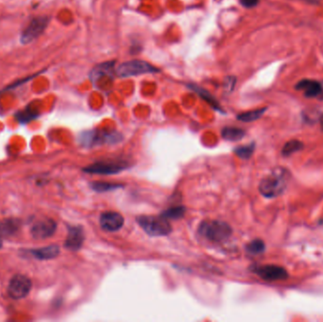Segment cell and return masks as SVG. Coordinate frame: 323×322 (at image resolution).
Wrapping results in <instances>:
<instances>
[{
    "instance_id": "obj_2",
    "label": "cell",
    "mask_w": 323,
    "mask_h": 322,
    "mask_svg": "<svg viewBox=\"0 0 323 322\" xmlns=\"http://www.w3.org/2000/svg\"><path fill=\"white\" fill-rule=\"evenodd\" d=\"M138 225L150 236H167L172 232V226L163 215H140L136 218Z\"/></svg>"
},
{
    "instance_id": "obj_23",
    "label": "cell",
    "mask_w": 323,
    "mask_h": 322,
    "mask_svg": "<svg viewBox=\"0 0 323 322\" xmlns=\"http://www.w3.org/2000/svg\"><path fill=\"white\" fill-rule=\"evenodd\" d=\"M255 144H250L246 146H239L235 147V153L241 159L247 160L251 158L252 155L255 152Z\"/></svg>"
},
{
    "instance_id": "obj_9",
    "label": "cell",
    "mask_w": 323,
    "mask_h": 322,
    "mask_svg": "<svg viewBox=\"0 0 323 322\" xmlns=\"http://www.w3.org/2000/svg\"><path fill=\"white\" fill-rule=\"evenodd\" d=\"M48 24H49V19L47 17L34 18L22 32L21 42L28 44L32 42L33 40L38 38L47 28Z\"/></svg>"
},
{
    "instance_id": "obj_17",
    "label": "cell",
    "mask_w": 323,
    "mask_h": 322,
    "mask_svg": "<svg viewBox=\"0 0 323 322\" xmlns=\"http://www.w3.org/2000/svg\"><path fill=\"white\" fill-rule=\"evenodd\" d=\"M245 130L240 128L225 127L223 128V129L221 131L222 138L227 141H232V142L241 140L243 137L245 136Z\"/></svg>"
},
{
    "instance_id": "obj_20",
    "label": "cell",
    "mask_w": 323,
    "mask_h": 322,
    "mask_svg": "<svg viewBox=\"0 0 323 322\" xmlns=\"http://www.w3.org/2000/svg\"><path fill=\"white\" fill-rule=\"evenodd\" d=\"M266 111V108H262V109H257V110H254V111H249V112H245L242 113L240 115L237 116V119L239 121L242 122H254L255 120L259 119L260 117H262L264 114V112Z\"/></svg>"
},
{
    "instance_id": "obj_25",
    "label": "cell",
    "mask_w": 323,
    "mask_h": 322,
    "mask_svg": "<svg viewBox=\"0 0 323 322\" xmlns=\"http://www.w3.org/2000/svg\"><path fill=\"white\" fill-rule=\"evenodd\" d=\"M240 2L246 8H254L258 4L259 0H240Z\"/></svg>"
},
{
    "instance_id": "obj_18",
    "label": "cell",
    "mask_w": 323,
    "mask_h": 322,
    "mask_svg": "<svg viewBox=\"0 0 323 322\" xmlns=\"http://www.w3.org/2000/svg\"><path fill=\"white\" fill-rule=\"evenodd\" d=\"M90 186L94 191L98 193L111 192L124 187V186L121 184H113V183H106V182H93L90 184Z\"/></svg>"
},
{
    "instance_id": "obj_26",
    "label": "cell",
    "mask_w": 323,
    "mask_h": 322,
    "mask_svg": "<svg viewBox=\"0 0 323 322\" xmlns=\"http://www.w3.org/2000/svg\"><path fill=\"white\" fill-rule=\"evenodd\" d=\"M235 82H236V78L234 77L228 78V81L226 82V87L228 88V90L232 91L235 88Z\"/></svg>"
},
{
    "instance_id": "obj_22",
    "label": "cell",
    "mask_w": 323,
    "mask_h": 322,
    "mask_svg": "<svg viewBox=\"0 0 323 322\" xmlns=\"http://www.w3.org/2000/svg\"><path fill=\"white\" fill-rule=\"evenodd\" d=\"M265 250L264 241L261 239H255L246 246V251L252 255H259L263 254Z\"/></svg>"
},
{
    "instance_id": "obj_8",
    "label": "cell",
    "mask_w": 323,
    "mask_h": 322,
    "mask_svg": "<svg viewBox=\"0 0 323 322\" xmlns=\"http://www.w3.org/2000/svg\"><path fill=\"white\" fill-rule=\"evenodd\" d=\"M252 270L264 281H282L288 278L285 268L275 264L255 265Z\"/></svg>"
},
{
    "instance_id": "obj_11",
    "label": "cell",
    "mask_w": 323,
    "mask_h": 322,
    "mask_svg": "<svg viewBox=\"0 0 323 322\" xmlns=\"http://www.w3.org/2000/svg\"><path fill=\"white\" fill-rule=\"evenodd\" d=\"M124 217L118 212L107 211L100 215L99 223L100 227L105 232H118L124 226Z\"/></svg>"
},
{
    "instance_id": "obj_14",
    "label": "cell",
    "mask_w": 323,
    "mask_h": 322,
    "mask_svg": "<svg viewBox=\"0 0 323 322\" xmlns=\"http://www.w3.org/2000/svg\"><path fill=\"white\" fill-rule=\"evenodd\" d=\"M30 254L39 260H50L56 258L59 255L60 248L57 245H50L41 249L31 250Z\"/></svg>"
},
{
    "instance_id": "obj_16",
    "label": "cell",
    "mask_w": 323,
    "mask_h": 322,
    "mask_svg": "<svg viewBox=\"0 0 323 322\" xmlns=\"http://www.w3.org/2000/svg\"><path fill=\"white\" fill-rule=\"evenodd\" d=\"M189 87L191 88L194 92H196V94L200 97V98H202V99H204L205 100L206 102L209 104V105H211L212 107L214 108L215 110H216V111H218V112H220V113H223V110L221 109V107H220V105H219V103L216 101V99H215L208 91H206V90H204L203 88L201 87H198V86H196V85H190Z\"/></svg>"
},
{
    "instance_id": "obj_13",
    "label": "cell",
    "mask_w": 323,
    "mask_h": 322,
    "mask_svg": "<svg viewBox=\"0 0 323 322\" xmlns=\"http://www.w3.org/2000/svg\"><path fill=\"white\" fill-rule=\"evenodd\" d=\"M296 89L304 91V96L309 98H323L322 84L313 79H303L296 84Z\"/></svg>"
},
{
    "instance_id": "obj_12",
    "label": "cell",
    "mask_w": 323,
    "mask_h": 322,
    "mask_svg": "<svg viewBox=\"0 0 323 322\" xmlns=\"http://www.w3.org/2000/svg\"><path fill=\"white\" fill-rule=\"evenodd\" d=\"M85 234L81 226H70L65 247L72 252H77L83 245Z\"/></svg>"
},
{
    "instance_id": "obj_28",
    "label": "cell",
    "mask_w": 323,
    "mask_h": 322,
    "mask_svg": "<svg viewBox=\"0 0 323 322\" xmlns=\"http://www.w3.org/2000/svg\"><path fill=\"white\" fill-rule=\"evenodd\" d=\"M2 245H3V241H2V237H0V248L2 247Z\"/></svg>"
},
{
    "instance_id": "obj_27",
    "label": "cell",
    "mask_w": 323,
    "mask_h": 322,
    "mask_svg": "<svg viewBox=\"0 0 323 322\" xmlns=\"http://www.w3.org/2000/svg\"><path fill=\"white\" fill-rule=\"evenodd\" d=\"M321 126H322V129L323 130V115L321 117Z\"/></svg>"
},
{
    "instance_id": "obj_19",
    "label": "cell",
    "mask_w": 323,
    "mask_h": 322,
    "mask_svg": "<svg viewBox=\"0 0 323 322\" xmlns=\"http://www.w3.org/2000/svg\"><path fill=\"white\" fill-rule=\"evenodd\" d=\"M186 209L185 206L182 205H177V206H173L170 208H167V210H165L161 215H163L164 217H166L167 219H181L183 218L185 215H186Z\"/></svg>"
},
{
    "instance_id": "obj_7",
    "label": "cell",
    "mask_w": 323,
    "mask_h": 322,
    "mask_svg": "<svg viewBox=\"0 0 323 322\" xmlns=\"http://www.w3.org/2000/svg\"><path fill=\"white\" fill-rule=\"evenodd\" d=\"M118 133L117 132H104L98 130L85 131L80 134L79 142L82 146H93L102 145L105 143H116L119 139L118 138Z\"/></svg>"
},
{
    "instance_id": "obj_3",
    "label": "cell",
    "mask_w": 323,
    "mask_h": 322,
    "mask_svg": "<svg viewBox=\"0 0 323 322\" xmlns=\"http://www.w3.org/2000/svg\"><path fill=\"white\" fill-rule=\"evenodd\" d=\"M285 170L278 168L270 175L264 177L259 185V191L267 198H273L283 194L286 187Z\"/></svg>"
},
{
    "instance_id": "obj_5",
    "label": "cell",
    "mask_w": 323,
    "mask_h": 322,
    "mask_svg": "<svg viewBox=\"0 0 323 322\" xmlns=\"http://www.w3.org/2000/svg\"><path fill=\"white\" fill-rule=\"evenodd\" d=\"M129 164L123 160H101L83 168V171L89 174L98 175H115L129 168Z\"/></svg>"
},
{
    "instance_id": "obj_15",
    "label": "cell",
    "mask_w": 323,
    "mask_h": 322,
    "mask_svg": "<svg viewBox=\"0 0 323 322\" xmlns=\"http://www.w3.org/2000/svg\"><path fill=\"white\" fill-rule=\"evenodd\" d=\"M20 227L19 220L17 219H4L0 220V237L10 236L16 233Z\"/></svg>"
},
{
    "instance_id": "obj_24",
    "label": "cell",
    "mask_w": 323,
    "mask_h": 322,
    "mask_svg": "<svg viewBox=\"0 0 323 322\" xmlns=\"http://www.w3.org/2000/svg\"><path fill=\"white\" fill-rule=\"evenodd\" d=\"M37 116V113L31 109H27L25 111H22L16 115V119L20 123H27L30 120L34 119Z\"/></svg>"
},
{
    "instance_id": "obj_1",
    "label": "cell",
    "mask_w": 323,
    "mask_h": 322,
    "mask_svg": "<svg viewBox=\"0 0 323 322\" xmlns=\"http://www.w3.org/2000/svg\"><path fill=\"white\" fill-rule=\"evenodd\" d=\"M198 234L211 242L221 243L230 238L233 229L221 220H205L198 226Z\"/></svg>"
},
{
    "instance_id": "obj_6",
    "label": "cell",
    "mask_w": 323,
    "mask_h": 322,
    "mask_svg": "<svg viewBox=\"0 0 323 322\" xmlns=\"http://www.w3.org/2000/svg\"><path fill=\"white\" fill-rule=\"evenodd\" d=\"M32 283L25 275L17 274L10 279L8 285V294L12 300H22L26 298L31 290Z\"/></svg>"
},
{
    "instance_id": "obj_10",
    "label": "cell",
    "mask_w": 323,
    "mask_h": 322,
    "mask_svg": "<svg viewBox=\"0 0 323 322\" xmlns=\"http://www.w3.org/2000/svg\"><path fill=\"white\" fill-rule=\"evenodd\" d=\"M57 230V223L51 218H44L37 221L31 227L30 234L36 240L47 239L55 234Z\"/></svg>"
},
{
    "instance_id": "obj_4",
    "label": "cell",
    "mask_w": 323,
    "mask_h": 322,
    "mask_svg": "<svg viewBox=\"0 0 323 322\" xmlns=\"http://www.w3.org/2000/svg\"><path fill=\"white\" fill-rule=\"evenodd\" d=\"M157 72H160V69L157 68L156 66L152 65L146 61L141 60H132L123 63L117 69V74L121 78L135 77Z\"/></svg>"
},
{
    "instance_id": "obj_21",
    "label": "cell",
    "mask_w": 323,
    "mask_h": 322,
    "mask_svg": "<svg viewBox=\"0 0 323 322\" xmlns=\"http://www.w3.org/2000/svg\"><path fill=\"white\" fill-rule=\"evenodd\" d=\"M304 147V144L299 140H290L284 144L282 153L284 156H290L300 151Z\"/></svg>"
}]
</instances>
